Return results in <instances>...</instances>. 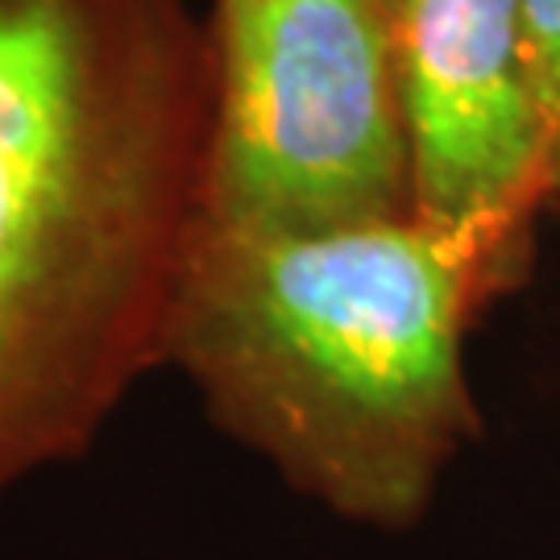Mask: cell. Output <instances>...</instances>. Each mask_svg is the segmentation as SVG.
Here are the masks:
<instances>
[{
  "label": "cell",
  "mask_w": 560,
  "mask_h": 560,
  "mask_svg": "<svg viewBox=\"0 0 560 560\" xmlns=\"http://www.w3.org/2000/svg\"><path fill=\"white\" fill-rule=\"evenodd\" d=\"M212 108L187 0H0V494L166 365Z\"/></svg>",
  "instance_id": "obj_1"
},
{
  "label": "cell",
  "mask_w": 560,
  "mask_h": 560,
  "mask_svg": "<svg viewBox=\"0 0 560 560\" xmlns=\"http://www.w3.org/2000/svg\"><path fill=\"white\" fill-rule=\"evenodd\" d=\"M527 261L523 245L420 217L320 233L203 221L166 365L300 494L399 532L478 432L460 345Z\"/></svg>",
  "instance_id": "obj_2"
},
{
  "label": "cell",
  "mask_w": 560,
  "mask_h": 560,
  "mask_svg": "<svg viewBox=\"0 0 560 560\" xmlns=\"http://www.w3.org/2000/svg\"><path fill=\"white\" fill-rule=\"evenodd\" d=\"M203 221L320 233L416 217L386 0H217Z\"/></svg>",
  "instance_id": "obj_3"
},
{
  "label": "cell",
  "mask_w": 560,
  "mask_h": 560,
  "mask_svg": "<svg viewBox=\"0 0 560 560\" xmlns=\"http://www.w3.org/2000/svg\"><path fill=\"white\" fill-rule=\"evenodd\" d=\"M395 42L416 217L532 249L544 129L523 0H402Z\"/></svg>",
  "instance_id": "obj_4"
},
{
  "label": "cell",
  "mask_w": 560,
  "mask_h": 560,
  "mask_svg": "<svg viewBox=\"0 0 560 560\" xmlns=\"http://www.w3.org/2000/svg\"><path fill=\"white\" fill-rule=\"evenodd\" d=\"M523 42L544 129V212H560V0H523Z\"/></svg>",
  "instance_id": "obj_5"
},
{
  "label": "cell",
  "mask_w": 560,
  "mask_h": 560,
  "mask_svg": "<svg viewBox=\"0 0 560 560\" xmlns=\"http://www.w3.org/2000/svg\"><path fill=\"white\" fill-rule=\"evenodd\" d=\"M386 9H390V18H395V13L402 9V0H386Z\"/></svg>",
  "instance_id": "obj_6"
}]
</instances>
